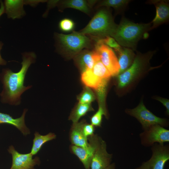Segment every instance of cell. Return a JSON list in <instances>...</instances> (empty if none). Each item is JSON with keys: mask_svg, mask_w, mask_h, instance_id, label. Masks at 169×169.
Returning <instances> with one entry per match:
<instances>
[{"mask_svg": "<svg viewBox=\"0 0 169 169\" xmlns=\"http://www.w3.org/2000/svg\"><path fill=\"white\" fill-rule=\"evenodd\" d=\"M95 99L94 93L90 89L85 86L82 92L77 97L79 103L91 104Z\"/></svg>", "mask_w": 169, "mask_h": 169, "instance_id": "25", "label": "cell"}, {"mask_svg": "<svg viewBox=\"0 0 169 169\" xmlns=\"http://www.w3.org/2000/svg\"><path fill=\"white\" fill-rule=\"evenodd\" d=\"M103 115L107 117V112L105 105L99 104L97 111L90 118L91 124L95 127H100Z\"/></svg>", "mask_w": 169, "mask_h": 169, "instance_id": "24", "label": "cell"}, {"mask_svg": "<svg viewBox=\"0 0 169 169\" xmlns=\"http://www.w3.org/2000/svg\"><path fill=\"white\" fill-rule=\"evenodd\" d=\"M150 159L135 169H163L169 160V146L156 143L152 146Z\"/></svg>", "mask_w": 169, "mask_h": 169, "instance_id": "9", "label": "cell"}, {"mask_svg": "<svg viewBox=\"0 0 169 169\" xmlns=\"http://www.w3.org/2000/svg\"><path fill=\"white\" fill-rule=\"evenodd\" d=\"M82 129L84 135L87 139L94 134L95 126L91 124L87 123L84 120L82 125Z\"/></svg>", "mask_w": 169, "mask_h": 169, "instance_id": "28", "label": "cell"}, {"mask_svg": "<svg viewBox=\"0 0 169 169\" xmlns=\"http://www.w3.org/2000/svg\"><path fill=\"white\" fill-rule=\"evenodd\" d=\"M4 13H5V8L3 1L0 0V17Z\"/></svg>", "mask_w": 169, "mask_h": 169, "instance_id": "31", "label": "cell"}, {"mask_svg": "<svg viewBox=\"0 0 169 169\" xmlns=\"http://www.w3.org/2000/svg\"><path fill=\"white\" fill-rule=\"evenodd\" d=\"M155 51H150L145 54L138 52L131 66L117 77V87L124 88L131 84L138 76L148 70L149 61Z\"/></svg>", "mask_w": 169, "mask_h": 169, "instance_id": "5", "label": "cell"}, {"mask_svg": "<svg viewBox=\"0 0 169 169\" xmlns=\"http://www.w3.org/2000/svg\"><path fill=\"white\" fill-rule=\"evenodd\" d=\"M125 112L137 119L141 124L143 130L156 125L163 127L168 125L167 120L154 115L146 108L142 101L134 108L126 110Z\"/></svg>", "mask_w": 169, "mask_h": 169, "instance_id": "8", "label": "cell"}, {"mask_svg": "<svg viewBox=\"0 0 169 169\" xmlns=\"http://www.w3.org/2000/svg\"><path fill=\"white\" fill-rule=\"evenodd\" d=\"M118 53L119 54L118 61L120 66L119 74L124 72L131 66L136 55L132 49L125 47L122 48Z\"/></svg>", "mask_w": 169, "mask_h": 169, "instance_id": "19", "label": "cell"}, {"mask_svg": "<svg viewBox=\"0 0 169 169\" xmlns=\"http://www.w3.org/2000/svg\"><path fill=\"white\" fill-rule=\"evenodd\" d=\"M111 75L100 60L97 61L92 69L81 73L82 82L97 91L105 89Z\"/></svg>", "mask_w": 169, "mask_h": 169, "instance_id": "6", "label": "cell"}, {"mask_svg": "<svg viewBox=\"0 0 169 169\" xmlns=\"http://www.w3.org/2000/svg\"><path fill=\"white\" fill-rule=\"evenodd\" d=\"M95 41H97L102 43L111 49H114L116 51L119 52L122 49L121 46L112 37L108 36L101 38H95Z\"/></svg>", "mask_w": 169, "mask_h": 169, "instance_id": "26", "label": "cell"}, {"mask_svg": "<svg viewBox=\"0 0 169 169\" xmlns=\"http://www.w3.org/2000/svg\"><path fill=\"white\" fill-rule=\"evenodd\" d=\"M74 58L81 73L92 69L95 63L100 60L99 55L95 50H83Z\"/></svg>", "mask_w": 169, "mask_h": 169, "instance_id": "13", "label": "cell"}, {"mask_svg": "<svg viewBox=\"0 0 169 169\" xmlns=\"http://www.w3.org/2000/svg\"><path fill=\"white\" fill-rule=\"evenodd\" d=\"M54 38L57 51L69 58H74L84 49L90 48L92 44L91 40L79 32L67 34L56 33Z\"/></svg>", "mask_w": 169, "mask_h": 169, "instance_id": "3", "label": "cell"}, {"mask_svg": "<svg viewBox=\"0 0 169 169\" xmlns=\"http://www.w3.org/2000/svg\"><path fill=\"white\" fill-rule=\"evenodd\" d=\"M155 99L160 102L166 107V113L168 115L169 114V100L167 99L162 98L161 97H157Z\"/></svg>", "mask_w": 169, "mask_h": 169, "instance_id": "29", "label": "cell"}, {"mask_svg": "<svg viewBox=\"0 0 169 169\" xmlns=\"http://www.w3.org/2000/svg\"><path fill=\"white\" fill-rule=\"evenodd\" d=\"M59 27L62 31L69 32L73 30L75 27V23L70 18H64L59 21Z\"/></svg>", "mask_w": 169, "mask_h": 169, "instance_id": "27", "label": "cell"}, {"mask_svg": "<svg viewBox=\"0 0 169 169\" xmlns=\"http://www.w3.org/2000/svg\"><path fill=\"white\" fill-rule=\"evenodd\" d=\"M104 169H115V163L111 164Z\"/></svg>", "mask_w": 169, "mask_h": 169, "instance_id": "32", "label": "cell"}, {"mask_svg": "<svg viewBox=\"0 0 169 169\" xmlns=\"http://www.w3.org/2000/svg\"><path fill=\"white\" fill-rule=\"evenodd\" d=\"M95 50L100 55V60L111 76L118 74L120 66L118 59L113 49L105 44L96 41Z\"/></svg>", "mask_w": 169, "mask_h": 169, "instance_id": "11", "label": "cell"}, {"mask_svg": "<svg viewBox=\"0 0 169 169\" xmlns=\"http://www.w3.org/2000/svg\"><path fill=\"white\" fill-rule=\"evenodd\" d=\"M28 109H24L22 115L19 118L14 119L9 115L0 112V124H8L12 125L19 130L24 136L30 133L29 129L25 123V117Z\"/></svg>", "mask_w": 169, "mask_h": 169, "instance_id": "17", "label": "cell"}, {"mask_svg": "<svg viewBox=\"0 0 169 169\" xmlns=\"http://www.w3.org/2000/svg\"><path fill=\"white\" fill-rule=\"evenodd\" d=\"M94 110L91 104L79 103L71 112L69 120H71L73 123H77L81 117L84 115L88 112Z\"/></svg>", "mask_w": 169, "mask_h": 169, "instance_id": "22", "label": "cell"}, {"mask_svg": "<svg viewBox=\"0 0 169 169\" xmlns=\"http://www.w3.org/2000/svg\"><path fill=\"white\" fill-rule=\"evenodd\" d=\"M130 1L128 0H104L99 2L97 7H112L119 12L124 9Z\"/></svg>", "mask_w": 169, "mask_h": 169, "instance_id": "23", "label": "cell"}, {"mask_svg": "<svg viewBox=\"0 0 169 169\" xmlns=\"http://www.w3.org/2000/svg\"><path fill=\"white\" fill-rule=\"evenodd\" d=\"M117 26L109 8H104L95 13L86 26L79 32L98 38L111 37Z\"/></svg>", "mask_w": 169, "mask_h": 169, "instance_id": "4", "label": "cell"}, {"mask_svg": "<svg viewBox=\"0 0 169 169\" xmlns=\"http://www.w3.org/2000/svg\"><path fill=\"white\" fill-rule=\"evenodd\" d=\"M34 136L33 146L30 152L33 156L36 154L38 152L45 143L55 139L56 138V135L51 132L45 135H42L38 132H36L34 134Z\"/></svg>", "mask_w": 169, "mask_h": 169, "instance_id": "21", "label": "cell"}, {"mask_svg": "<svg viewBox=\"0 0 169 169\" xmlns=\"http://www.w3.org/2000/svg\"><path fill=\"white\" fill-rule=\"evenodd\" d=\"M88 139L93 148L90 169H105L111 164L112 157V155L107 152L106 142L97 134Z\"/></svg>", "mask_w": 169, "mask_h": 169, "instance_id": "7", "label": "cell"}, {"mask_svg": "<svg viewBox=\"0 0 169 169\" xmlns=\"http://www.w3.org/2000/svg\"><path fill=\"white\" fill-rule=\"evenodd\" d=\"M3 43L1 41H0V66L5 65L7 64V62L5 59L2 58L0 52L2 49Z\"/></svg>", "mask_w": 169, "mask_h": 169, "instance_id": "30", "label": "cell"}, {"mask_svg": "<svg viewBox=\"0 0 169 169\" xmlns=\"http://www.w3.org/2000/svg\"><path fill=\"white\" fill-rule=\"evenodd\" d=\"M141 144L152 146L156 143L164 144L169 142V130L158 125L151 126L140 134Z\"/></svg>", "mask_w": 169, "mask_h": 169, "instance_id": "10", "label": "cell"}, {"mask_svg": "<svg viewBox=\"0 0 169 169\" xmlns=\"http://www.w3.org/2000/svg\"><path fill=\"white\" fill-rule=\"evenodd\" d=\"M91 146V149L90 150L86 149L72 144L69 146L70 152L78 157L83 163L85 169H90L93 152V148Z\"/></svg>", "mask_w": 169, "mask_h": 169, "instance_id": "20", "label": "cell"}, {"mask_svg": "<svg viewBox=\"0 0 169 169\" xmlns=\"http://www.w3.org/2000/svg\"><path fill=\"white\" fill-rule=\"evenodd\" d=\"M151 23H135L123 17L111 37L121 46L136 50L138 41L151 30Z\"/></svg>", "mask_w": 169, "mask_h": 169, "instance_id": "2", "label": "cell"}, {"mask_svg": "<svg viewBox=\"0 0 169 169\" xmlns=\"http://www.w3.org/2000/svg\"><path fill=\"white\" fill-rule=\"evenodd\" d=\"M22 55V66L18 71L14 72L9 68H4L0 74V80L3 84L0 101L3 104L19 105L22 94L32 87L24 86V80L29 68L36 61V55L33 52H24Z\"/></svg>", "mask_w": 169, "mask_h": 169, "instance_id": "1", "label": "cell"}, {"mask_svg": "<svg viewBox=\"0 0 169 169\" xmlns=\"http://www.w3.org/2000/svg\"><path fill=\"white\" fill-rule=\"evenodd\" d=\"M83 120L73 123L69 131V140L72 145L90 150L91 148L88 139L84 136L82 131Z\"/></svg>", "mask_w": 169, "mask_h": 169, "instance_id": "15", "label": "cell"}, {"mask_svg": "<svg viewBox=\"0 0 169 169\" xmlns=\"http://www.w3.org/2000/svg\"><path fill=\"white\" fill-rule=\"evenodd\" d=\"M57 6L60 10L62 11L67 8H71L79 10L90 15L91 12L92 7L88 0H66L58 1Z\"/></svg>", "mask_w": 169, "mask_h": 169, "instance_id": "18", "label": "cell"}, {"mask_svg": "<svg viewBox=\"0 0 169 169\" xmlns=\"http://www.w3.org/2000/svg\"><path fill=\"white\" fill-rule=\"evenodd\" d=\"M8 151L12 155V158L10 169H35V166L39 165L40 163L38 157L33 158V155L30 152L25 154L20 153L13 145L9 146Z\"/></svg>", "mask_w": 169, "mask_h": 169, "instance_id": "12", "label": "cell"}, {"mask_svg": "<svg viewBox=\"0 0 169 169\" xmlns=\"http://www.w3.org/2000/svg\"><path fill=\"white\" fill-rule=\"evenodd\" d=\"M156 8L155 18L151 22V30L167 22L169 18V5L167 2L163 0H153L150 2Z\"/></svg>", "mask_w": 169, "mask_h": 169, "instance_id": "14", "label": "cell"}, {"mask_svg": "<svg viewBox=\"0 0 169 169\" xmlns=\"http://www.w3.org/2000/svg\"><path fill=\"white\" fill-rule=\"evenodd\" d=\"M5 13L8 18L13 20L20 19L26 14L23 5L25 1L21 0H5L3 1Z\"/></svg>", "mask_w": 169, "mask_h": 169, "instance_id": "16", "label": "cell"}]
</instances>
